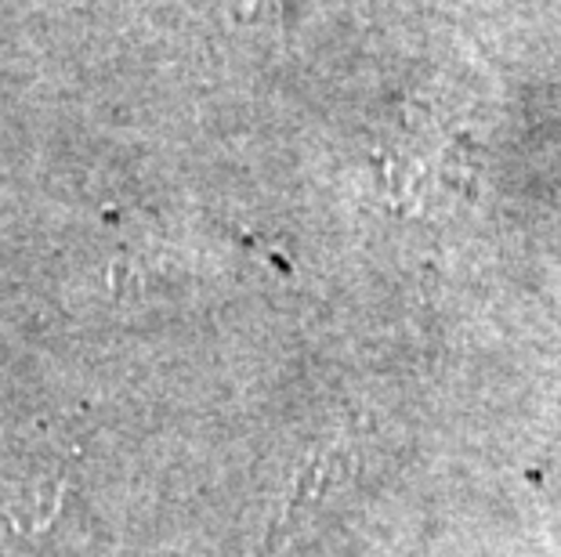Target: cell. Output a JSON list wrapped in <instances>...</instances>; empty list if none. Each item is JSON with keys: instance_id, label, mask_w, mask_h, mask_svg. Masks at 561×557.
I'll list each match as a JSON object with an SVG mask.
<instances>
[{"instance_id": "1", "label": "cell", "mask_w": 561, "mask_h": 557, "mask_svg": "<svg viewBox=\"0 0 561 557\" xmlns=\"http://www.w3.org/2000/svg\"><path fill=\"white\" fill-rule=\"evenodd\" d=\"M352 471V449L348 442H327L319 445L312 456L305 460L301 474L294 478V489L286 496V507L276 521V529H294L312 507H319L322 500H330V492L337 489L344 474Z\"/></svg>"}]
</instances>
